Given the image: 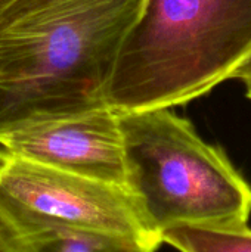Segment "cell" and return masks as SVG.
I'll use <instances>...</instances> for the list:
<instances>
[{
	"instance_id": "obj_1",
	"label": "cell",
	"mask_w": 251,
	"mask_h": 252,
	"mask_svg": "<svg viewBox=\"0 0 251 252\" xmlns=\"http://www.w3.org/2000/svg\"><path fill=\"white\" fill-rule=\"evenodd\" d=\"M145 0H86L0 31V131L107 106L123 38Z\"/></svg>"
},
{
	"instance_id": "obj_2",
	"label": "cell",
	"mask_w": 251,
	"mask_h": 252,
	"mask_svg": "<svg viewBox=\"0 0 251 252\" xmlns=\"http://www.w3.org/2000/svg\"><path fill=\"white\" fill-rule=\"evenodd\" d=\"M251 55V0H145L105 93L117 114L170 109L209 93Z\"/></svg>"
},
{
	"instance_id": "obj_3",
	"label": "cell",
	"mask_w": 251,
	"mask_h": 252,
	"mask_svg": "<svg viewBox=\"0 0 251 252\" xmlns=\"http://www.w3.org/2000/svg\"><path fill=\"white\" fill-rule=\"evenodd\" d=\"M118 120L124 189L152 235L161 241L178 226H247L251 186L222 148L167 108L123 112Z\"/></svg>"
},
{
	"instance_id": "obj_4",
	"label": "cell",
	"mask_w": 251,
	"mask_h": 252,
	"mask_svg": "<svg viewBox=\"0 0 251 252\" xmlns=\"http://www.w3.org/2000/svg\"><path fill=\"white\" fill-rule=\"evenodd\" d=\"M0 211L27 238L86 233L127 239L154 250L161 245L123 186L65 173L1 148Z\"/></svg>"
},
{
	"instance_id": "obj_5",
	"label": "cell",
	"mask_w": 251,
	"mask_h": 252,
	"mask_svg": "<svg viewBox=\"0 0 251 252\" xmlns=\"http://www.w3.org/2000/svg\"><path fill=\"white\" fill-rule=\"evenodd\" d=\"M0 148L33 162L124 188L123 134L118 114L109 106L1 130Z\"/></svg>"
},
{
	"instance_id": "obj_6",
	"label": "cell",
	"mask_w": 251,
	"mask_h": 252,
	"mask_svg": "<svg viewBox=\"0 0 251 252\" xmlns=\"http://www.w3.org/2000/svg\"><path fill=\"white\" fill-rule=\"evenodd\" d=\"M161 242L180 252H251V230L178 226L161 235Z\"/></svg>"
},
{
	"instance_id": "obj_7",
	"label": "cell",
	"mask_w": 251,
	"mask_h": 252,
	"mask_svg": "<svg viewBox=\"0 0 251 252\" xmlns=\"http://www.w3.org/2000/svg\"><path fill=\"white\" fill-rule=\"evenodd\" d=\"M31 252H155L157 250L118 238L86 233H43L28 238Z\"/></svg>"
},
{
	"instance_id": "obj_8",
	"label": "cell",
	"mask_w": 251,
	"mask_h": 252,
	"mask_svg": "<svg viewBox=\"0 0 251 252\" xmlns=\"http://www.w3.org/2000/svg\"><path fill=\"white\" fill-rule=\"evenodd\" d=\"M86 0H16L0 13V31L72 9Z\"/></svg>"
},
{
	"instance_id": "obj_9",
	"label": "cell",
	"mask_w": 251,
	"mask_h": 252,
	"mask_svg": "<svg viewBox=\"0 0 251 252\" xmlns=\"http://www.w3.org/2000/svg\"><path fill=\"white\" fill-rule=\"evenodd\" d=\"M0 252H31V244L0 211Z\"/></svg>"
},
{
	"instance_id": "obj_10",
	"label": "cell",
	"mask_w": 251,
	"mask_h": 252,
	"mask_svg": "<svg viewBox=\"0 0 251 252\" xmlns=\"http://www.w3.org/2000/svg\"><path fill=\"white\" fill-rule=\"evenodd\" d=\"M232 78H238L244 83L247 96L251 99V55L247 58V61L235 71Z\"/></svg>"
},
{
	"instance_id": "obj_11",
	"label": "cell",
	"mask_w": 251,
	"mask_h": 252,
	"mask_svg": "<svg viewBox=\"0 0 251 252\" xmlns=\"http://www.w3.org/2000/svg\"><path fill=\"white\" fill-rule=\"evenodd\" d=\"M16 0H0V13L3 12V10H6L12 3H15Z\"/></svg>"
}]
</instances>
